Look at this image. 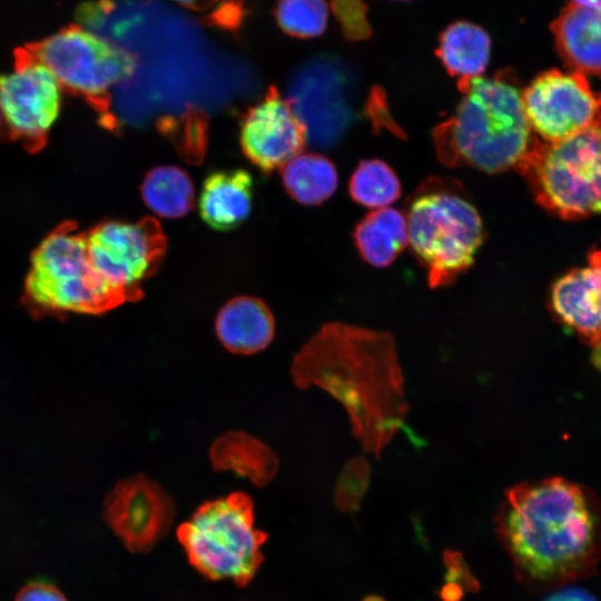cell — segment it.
Returning <instances> with one entry per match:
<instances>
[{
    "instance_id": "7a4b0ae2",
    "label": "cell",
    "mask_w": 601,
    "mask_h": 601,
    "mask_svg": "<svg viewBox=\"0 0 601 601\" xmlns=\"http://www.w3.org/2000/svg\"><path fill=\"white\" fill-rule=\"evenodd\" d=\"M295 385L318 386L341 401L368 446L378 449L400 423L402 394L391 343L342 324L321 328L294 356Z\"/></svg>"
},
{
    "instance_id": "1f68e13d",
    "label": "cell",
    "mask_w": 601,
    "mask_h": 601,
    "mask_svg": "<svg viewBox=\"0 0 601 601\" xmlns=\"http://www.w3.org/2000/svg\"><path fill=\"white\" fill-rule=\"evenodd\" d=\"M400 1H407V0H400Z\"/></svg>"
},
{
    "instance_id": "52a82bcc",
    "label": "cell",
    "mask_w": 601,
    "mask_h": 601,
    "mask_svg": "<svg viewBox=\"0 0 601 601\" xmlns=\"http://www.w3.org/2000/svg\"><path fill=\"white\" fill-rule=\"evenodd\" d=\"M24 290L42 312L100 314L124 304L91 266L85 235L70 228L49 234L37 246Z\"/></svg>"
},
{
    "instance_id": "277c9868",
    "label": "cell",
    "mask_w": 601,
    "mask_h": 601,
    "mask_svg": "<svg viewBox=\"0 0 601 601\" xmlns=\"http://www.w3.org/2000/svg\"><path fill=\"white\" fill-rule=\"evenodd\" d=\"M252 499L235 492L201 504L177 531L189 563L211 580L252 581L262 561L266 533L254 525Z\"/></svg>"
},
{
    "instance_id": "ac0fdd59",
    "label": "cell",
    "mask_w": 601,
    "mask_h": 601,
    "mask_svg": "<svg viewBox=\"0 0 601 601\" xmlns=\"http://www.w3.org/2000/svg\"><path fill=\"white\" fill-rule=\"evenodd\" d=\"M209 459L216 471H231L264 486L277 473L278 461L262 441L240 431L223 434L211 445Z\"/></svg>"
},
{
    "instance_id": "603a6c76",
    "label": "cell",
    "mask_w": 601,
    "mask_h": 601,
    "mask_svg": "<svg viewBox=\"0 0 601 601\" xmlns=\"http://www.w3.org/2000/svg\"><path fill=\"white\" fill-rule=\"evenodd\" d=\"M348 190L356 203L374 210L390 207L401 195V184L386 162L368 159L354 170Z\"/></svg>"
},
{
    "instance_id": "30bf717a",
    "label": "cell",
    "mask_w": 601,
    "mask_h": 601,
    "mask_svg": "<svg viewBox=\"0 0 601 601\" xmlns=\"http://www.w3.org/2000/svg\"><path fill=\"white\" fill-rule=\"evenodd\" d=\"M532 131L543 141H558L601 122V92L584 75L551 69L522 91Z\"/></svg>"
},
{
    "instance_id": "2e32d148",
    "label": "cell",
    "mask_w": 601,
    "mask_h": 601,
    "mask_svg": "<svg viewBox=\"0 0 601 601\" xmlns=\"http://www.w3.org/2000/svg\"><path fill=\"white\" fill-rule=\"evenodd\" d=\"M254 179L245 169L217 170L209 174L198 197L199 215L210 228L227 231L240 226L249 216Z\"/></svg>"
},
{
    "instance_id": "9c48e42d",
    "label": "cell",
    "mask_w": 601,
    "mask_h": 601,
    "mask_svg": "<svg viewBox=\"0 0 601 601\" xmlns=\"http://www.w3.org/2000/svg\"><path fill=\"white\" fill-rule=\"evenodd\" d=\"M91 266L122 300L142 297V283L159 267L167 240L159 223L107 220L85 235Z\"/></svg>"
},
{
    "instance_id": "d4e9b609",
    "label": "cell",
    "mask_w": 601,
    "mask_h": 601,
    "mask_svg": "<svg viewBox=\"0 0 601 601\" xmlns=\"http://www.w3.org/2000/svg\"><path fill=\"white\" fill-rule=\"evenodd\" d=\"M329 8L347 40L361 41L372 36L367 4L363 0H329Z\"/></svg>"
},
{
    "instance_id": "e0dca14e",
    "label": "cell",
    "mask_w": 601,
    "mask_h": 601,
    "mask_svg": "<svg viewBox=\"0 0 601 601\" xmlns=\"http://www.w3.org/2000/svg\"><path fill=\"white\" fill-rule=\"evenodd\" d=\"M216 335L231 353L250 355L265 349L275 334L274 315L268 306L253 296L228 300L215 321Z\"/></svg>"
},
{
    "instance_id": "5b68a950",
    "label": "cell",
    "mask_w": 601,
    "mask_h": 601,
    "mask_svg": "<svg viewBox=\"0 0 601 601\" xmlns=\"http://www.w3.org/2000/svg\"><path fill=\"white\" fill-rule=\"evenodd\" d=\"M535 200L564 219L601 214V122L558 141L535 140L519 169Z\"/></svg>"
},
{
    "instance_id": "484cf974",
    "label": "cell",
    "mask_w": 601,
    "mask_h": 601,
    "mask_svg": "<svg viewBox=\"0 0 601 601\" xmlns=\"http://www.w3.org/2000/svg\"><path fill=\"white\" fill-rule=\"evenodd\" d=\"M14 601H68L65 594L53 584L45 581H32L24 584L17 593Z\"/></svg>"
},
{
    "instance_id": "4dcf8cb0",
    "label": "cell",
    "mask_w": 601,
    "mask_h": 601,
    "mask_svg": "<svg viewBox=\"0 0 601 601\" xmlns=\"http://www.w3.org/2000/svg\"><path fill=\"white\" fill-rule=\"evenodd\" d=\"M3 125V120H2V115H1V110H0V127Z\"/></svg>"
},
{
    "instance_id": "ba28073f",
    "label": "cell",
    "mask_w": 601,
    "mask_h": 601,
    "mask_svg": "<svg viewBox=\"0 0 601 601\" xmlns=\"http://www.w3.org/2000/svg\"><path fill=\"white\" fill-rule=\"evenodd\" d=\"M28 50L65 91L98 105H105L111 89L130 78L137 66L131 52L80 26L63 28Z\"/></svg>"
},
{
    "instance_id": "ffe728a7",
    "label": "cell",
    "mask_w": 601,
    "mask_h": 601,
    "mask_svg": "<svg viewBox=\"0 0 601 601\" xmlns=\"http://www.w3.org/2000/svg\"><path fill=\"white\" fill-rule=\"evenodd\" d=\"M354 239L365 262L385 267L408 244L405 215L391 207L374 209L357 224Z\"/></svg>"
},
{
    "instance_id": "4fadbf2b",
    "label": "cell",
    "mask_w": 601,
    "mask_h": 601,
    "mask_svg": "<svg viewBox=\"0 0 601 601\" xmlns=\"http://www.w3.org/2000/svg\"><path fill=\"white\" fill-rule=\"evenodd\" d=\"M306 139L305 125L274 86L247 110L240 122L242 150L263 173H272L300 154Z\"/></svg>"
},
{
    "instance_id": "f546056e",
    "label": "cell",
    "mask_w": 601,
    "mask_h": 601,
    "mask_svg": "<svg viewBox=\"0 0 601 601\" xmlns=\"http://www.w3.org/2000/svg\"><path fill=\"white\" fill-rule=\"evenodd\" d=\"M591 361L593 365L601 372V343L593 347V353L591 355Z\"/></svg>"
},
{
    "instance_id": "9a60e30c",
    "label": "cell",
    "mask_w": 601,
    "mask_h": 601,
    "mask_svg": "<svg viewBox=\"0 0 601 601\" xmlns=\"http://www.w3.org/2000/svg\"><path fill=\"white\" fill-rule=\"evenodd\" d=\"M551 30L561 59L572 71L601 78V9L569 3Z\"/></svg>"
},
{
    "instance_id": "6da1fadb",
    "label": "cell",
    "mask_w": 601,
    "mask_h": 601,
    "mask_svg": "<svg viewBox=\"0 0 601 601\" xmlns=\"http://www.w3.org/2000/svg\"><path fill=\"white\" fill-rule=\"evenodd\" d=\"M496 530L518 577L534 587L573 583L601 556V504L587 487L549 477L511 487Z\"/></svg>"
},
{
    "instance_id": "7402d4cb",
    "label": "cell",
    "mask_w": 601,
    "mask_h": 601,
    "mask_svg": "<svg viewBox=\"0 0 601 601\" xmlns=\"http://www.w3.org/2000/svg\"><path fill=\"white\" fill-rule=\"evenodd\" d=\"M140 193L147 207L164 218L185 216L195 200V190L188 174L170 165L149 170L144 177Z\"/></svg>"
},
{
    "instance_id": "cb8c5ba5",
    "label": "cell",
    "mask_w": 601,
    "mask_h": 601,
    "mask_svg": "<svg viewBox=\"0 0 601 601\" xmlns=\"http://www.w3.org/2000/svg\"><path fill=\"white\" fill-rule=\"evenodd\" d=\"M329 8L325 0H277L275 18L288 36L309 39L324 33Z\"/></svg>"
},
{
    "instance_id": "4316f807",
    "label": "cell",
    "mask_w": 601,
    "mask_h": 601,
    "mask_svg": "<svg viewBox=\"0 0 601 601\" xmlns=\"http://www.w3.org/2000/svg\"><path fill=\"white\" fill-rule=\"evenodd\" d=\"M543 601H598L589 591L574 587L562 585L556 588Z\"/></svg>"
},
{
    "instance_id": "83f0119b",
    "label": "cell",
    "mask_w": 601,
    "mask_h": 601,
    "mask_svg": "<svg viewBox=\"0 0 601 601\" xmlns=\"http://www.w3.org/2000/svg\"><path fill=\"white\" fill-rule=\"evenodd\" d=\"M185 8L195 11H205L213 7L218 0H174Z\"/></svg>"
},
{
    "instance_id": "7c38bea8",
    "label": "cell",
    "mask_w": 601,
    "mask_h": 601,
    "mask_svg": "<svg viewBox=\"0 0 601 601\" xmlns=\"http://www.w3.org/2000/svg\"><path fill=\"white\" fill-rule=\"evenodd\" d=\"M176 509L173 499L144 475L120 481L107 494L104 519L132 553L150 551L170 530Z\"/></svg>"
},
{
    "instance_id": "5bb4252c",
    "label": "cell",
    "mask_w": 601,
    "mask_h": 601,
    "mask_svg": "<svg viewBox=\"0 0 601 601\" xmlns=\"http://www.w3.org/2000/svg\"><path fill=\"white\" fill-rule=\"evenodd\" d=\"M561 324L594 347L601 343V250L588 255V265L560 277L550 295Z\"/></svg>"
},
{
    "instance_id": "8992f818",
    "label": "cell",
    "mask_w": 601,
    "mask_h": 601,
    "mask_svg": "<svg viewBox=\"0 0 601 601\" xmlns=\"http://www.w3.org/2000/svg\"><path fill=\"white\" fill-rule=\"evenodd\" d=\"M405 218L408 244L425 266L431 286L453 282L472 265L483 243V223L476 208L447 188L418 191Z\"/></svg>"
},
{
    "instance_id": "8fae6325",
    "label": "cell",
    "mask_w": 601,
    "mask_h": 601,
    "mask_svg": "<svg viewBox=\"0 0 601 601\" xmlns=\"http://www.w3.org/2000/svg\"><path fill=\"white\" fill-rule=\"evenodd\" d=\"M63 91L41 61L28 49L19 50L12 69L0 73L3 125L24 141L43 139L58 120Z\"/></svg>"
},
{
    "instance_id": "f1b7e54d",
    "label": "cell",
    "mask_w": 601,
    "mask_h": 601,
    "mask_svg": "<svg viewBox=\"0 0 601 601\" xmlns=\"http://www.w3.org/2000/svg\"><path fill=\"white\" fill-rule=\"evenodd\" d=\"M570 3L585 8L601 9V0H570Z\"/></svg>"
},
{
    "instance_id": "44dd1931",
    "label": "cell",
    "mask_w": 601,
    "mask_h": 601,
    "mask_svg": "<svg viewBox=\"0 0 601 601\" xmlns=\"http://www.w3.org/2000/svg\"><path fill=\"white\" fill-rule=\"evenodd\" d=\"M282 180L293 199L308 206L326 201L338 184L334 164L312 152H300L289 159L282 167Z\"/></svg>"
},
{
    "instance_id": "3957f363",
    "label": "cell",
    "mask_w": 601,
    "mask_h": 601,
    "mask_svg": "<svg viewBox=\"0 0 601 601\" xmlns=\"http://www.w3.org/2000/svg\"><path fill=\"white\" fill-rule=\"evenodd\" d=\"M462 99L434 132L436 152L449 166L485 173L520 169L534 142L522 91L510 70L459 82Z\"/></svg>"
},
{
    "instance_id": "d6986e66",
    "label": "cell",
    "mask_w": 601,
    "mask_h": 601,
    "mask_svg": "<svg viewBox=\"0 0 601 601\" xmlns=\"http://www.w3.org/2000/svg\"><path fill=\"white\" fill-rule=\"evenodd\" d=\"M446 71L459 82L482 76L491 55V38L480 26L456 21L439 37L435 50Z\"/></svg>"
}]
</instances>
